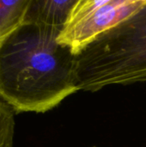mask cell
I'll return each instance as SVG.
<instances>
[{"instance_id":"6","label":"cell","mask_w":146,"mask_h":147,"mask_svg":"<svg viewBox=\"0 0 146 147\" xmlns=\"http://www.w3.org/2000/svg\"><path fill=\"white\" fill-rule=\"evenodd\" d=\"M14 111L0 101V147H13L15 134Z\"/></svg>"},{"instance_id":"5","label":"cell","mask_w":146,"mask_h":147,"mask_svg":"<svg viewBox=\"0 0 146 147\" xmlns=\"http://www.w3.org/2000/svg\"><path fill=\"white\" fill-rule=\"evenodd\" d=\"M31 0H0V42L25 22Z\"/></svg>"},{"instance_id":"3","label":"cell","mask_w":146,"mask_h":147,"mask_svg":"<svg viewBox=\"0 0 146 147\" xmlns=\"http://www.w3.org/2000/svg\"><path fill=\"white\" fill-rule=\"evenodd\" d=\"M145 4L146 0H77L57 40L77 56Z\"/></svg>"},{"instance_id":"1","label":"cell","mask_w":146,"mask_h":147,"mask_svg":"<svg viewBox=\"0 0 146 147\" xmlns=\"http://www.w3.org/2000/svg\"><path fill=\"white\" fill-rule=\"evenodd\" d=\"M59 33L25 22L0 42V101L14 113H45L79 91L76 56Z\"/></svg>"},{"instance_id":"4","label":"cell","mask_w":146,"mask_h":147,"mask_svg":"<svg viewBox=\"0 0 146 147\" xmlns=\"http://www.w3.org/2000/svg\"><path fill=\"white\" fill-rule=\"evenodd\" d=\"M76 1L31 0L25 22H34L61 31Z\"/></svg>"},{"instance_id":"7","label":"cell","mask_w":146,"mask_h":147,"mask_svg":"<svg viewBox=\"0 0 146 147\" xmlns=\"http://www.w3.org/2000/svg\"><path fill=\"white\" fill-rule=\"evenodd\" d=\"M91 147H97L96 146H91Z\"/></svg>"},{"instance_id":"2","label":"cell","mask_w":146,"mask_h":147,"mask_svg":"<svg viewBox=\"0 0 146 147\" xmlns=\"http://www.w3.org/2000/svg\"><path fill=\"white\" fill-rule=\"evenodd\" d=\"M79 91L146 82V4L76 56Z\"/></svg>"}]
</instances>
